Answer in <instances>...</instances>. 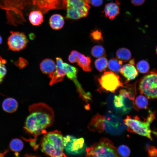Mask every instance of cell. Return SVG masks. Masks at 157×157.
I'll return each instance as SVG.
<instances>
[{"label":"cell","mask_w":157,"mask_h":157,"mask_svg":"<svg viewBox=\"0 0 157 157\" xmlns=\"http://www.w3.org/2000/svg\"><path fill=\"white\" fill-rule=\"evenodd\" d=\"M24 157H38L31 155L26 154Z\"/></svg>","instance_id":"cell-38"},{"label":"cell","mask_w":157,"mask_h":157,"mask_svg":"<svg viewBox=\"0 0 157 157\" xmlns=\"http://www.w3.org/2000/svg\"><path fill=\"white\" fill-rule=\"evenodd\" d=\"M35 5L43 13L53 9L66 8V0H32Z\"/></svg>","instance_id":"cell-13"},{"label":"cell","mask_w":157,"mask_h":157,"mask_svg":"<svg viewBox=\"0 0 157 157\" xmlns=\"http://www.w3.org/2000/svg\"><path fill=\"white\" fill-rule=\"evenodd\" d=\"M89 4L94 7L101 6L103 3V0H89Z\"/></svg>","instance_id":"cell-36"},{"label":"cell","mask_w":157,"mask_h":157,"mask_svg":"<svg viewBox=\"0 0 157 157\" xmlns=\"http://www.w3.org/2000/svg\"><path fill=\"white\" fill-rule=\"evenodd\" d=\"M117 59L122 63L126 62L131 59V54L130 51L125 48L118 49L116 52Z\"/></svg>","instance_id":"cell-22"},{"label":"cell","mask_w":157,"mask_h":157,"mask_svg":"<svg viewBox=\"0 0 157 157\" xmlns=\"http://www.w3.org/2000/svg\"><path fill=\"white\" fill-rule=\"evenodd\" d=\"M90 35L94 40L96 41H99L102 39V33L98 30L93 31L90 33Z\"/></svg>","instance_id":"cell-33"},{"label":"cell","mask_w":157,"mask_h":157,"mask_svg":"<svg viewBox=\"0 0 157 157\" xmlns=\"http://www.w3.org/2000/svg\"><path fill=\"white\" fill-rule=\"evenodd\" d=\"M30 23L33 26H38L43 22V17L40 10H34L31 12L29 16Z\"/></svg>","instance_id":"cell-21"},{"label":"cell","mask_w":157,"mask_h":157,"mask_svg":"<svg viewBox=\"0 0 157 157\" xmlns=\"http://www.w3.org/2000/svg\"><path fill=\"white\" fill-rule=\"evenodd\" d=\"M98 81L101 89L113 93L119 88L124 87L119 76L111 71L104 72Z\"/></svg>","instance_id":"cell-10"},{"label":"cell","mask_w":157,"mask_h":157,"mask_svg":"<svg viewBox=\"0 0 157 157\" xmlns=\"http://www.w3.org/2000/svg\"><path fill=\"white\" fill-rule=\"evenodd\" d=\"M10 149L16 152H19L23 149L24 143L20 139L16 138L12 139L9 144Z\"/></svg>","instance_id":"cell-24"},{"label":"cell","mask_w":157,"mask_h":157,"mask_svg":"<svg viewBox=\"0 0 157 157\" xmlns=\"http://www.w3.org/2000/svg\"><path fill=\"white\" fill-rule=\"evenodd\" d=\"M89 0H66V18L77 19L88 16L90 8Z\"/></svg>","instance_id":"cell-9"},{"label":"cell","mask_w":157,"mask_h":157,"mask_svg":"<svg viewBox=\"0 0 157 157\" xmlns=\"http://www.w3.org/2000/svg\"><path fill=\"white\" fill-rule=\"evenodd\" d=\"M155 112L149 110L145 121L141 120L138 116L132 117L129 116H127L124 120L129 132L146 137L152 140L150 126L155 119Z\"/></svg>","instance_id":"cell-4"},{"label":"cell","mask_w":157,"mask_h":157,"mask_svg":"<svg viewBox=\"0 0 157 157\" xmlns=\"http://www.w3.org/2000/svg\"><path fill=\"white\" fill-rule=\"evenodd\" d=\"M156 54L157 55V46H156Z\"/></svg>","instance_id":"cell-42"},{"label":"cell","mask_w":157,"mask_h":157,"mask_svg":"<svg viewBox=\"0 0 157 157\" xmlns=\"http://www.w3.org/2000/svg\"></svg>","instance_id":"cell-43"},{"label":"cell","mask_w":157,"mask_h":157,"mask_svg":"<svg viewBox=\"0 0 157 157\" xmlns=\"http://www.w3.org/2000/svg\"><path fill=\"white\" fill-rule=\"evenodd\" d=\"M2 41V39L0 35V44H1Z\"/></svg>","instance_id":"cell-40"},{"label":"cell","mask_w":157,"mask_h":157,"mask_svg":"<svg viewBox=\"0 0 157 157\" xmlns=\"http://www.w3.org/2000/svg\"><path fill=\"white\" fill-rule=\"evenodd\" d=\"M120 72L126 79V82L134 79L138 75V70L134 65L126 64L122 67Z\"/></svg>","instance_id":"cell-15"},{"label":"cell","mask_w":157,"mask_h":157,"mask_svg":"<svg viewBox=\"0 0 157 157\" xmlns=\"http://www.w3.org/2000/svg\"><path fill=\"white\" fill-rule=\"evenodd\" d=\"M18 104L17 101L14 98L8 97L3 101L2 107L5 112L12 113L15 112L18 108Z\"/></svg>","instance_id":"cell-19"},{"label":"cell","mask_w":157,"mask_h":157,"mask_svg":"<svg viewBox=\"0 0 157 157\" xmlns=\"http://www.w3.org/2000/svg\"><path fill=\"white\" fill-rule=\"evenodd\" d=\"M56 65L55 62L51 59L46 58L43 60L40 64V68L44 74H50L55 70Z\"/></svg>","instance_id":"cell-17"},{"label":"cell","mask_w":157,"mask_h":157,"mask_svg":"<svg viewBox=\"0 0 157 157\" xmlns=\"http://www.w3.org/2000/svg\"><path fill=\"white\" fill-rule=\"evenodd\" d=\"M119 3L117 2L108 3L105 6L104 12L106 16L109 19L114 18L120 13Z\"/></svg>","instance_id":"cell-16"},{"label":"cell","mask_w":157,"mask_h":157,"mask_svg":"<svg viewBox=\"0 0 157 157\" xmlns=\"http://www.w3.org/2000/svg\"><path fill=\"white\" fill-rule=\"evenodd\" d=\"M136 67L138 71L142 74L148 73L150 68L149 63L144 60L138 62L137 64Z\"/></svg>","instance_id":"cell-29"},{"label":"cell","mask_w":157,"mask_h":157,"mask_svg":"<svg viewBox=\"0 0 157 157\" xmlns=\"http://www.w3.org/2000/svg\"><path fill=\"white\" fill-rule=\"evenodd\" d=\"M129 63L133 65H135V62L134 59L131 60L129 61Z\"/></svg>","instance_id":"cell-39"},{"label":"cell","mask_w":157,"mask_h":157,"mask_svg":"<svg viewBox=\"0 0 157 157\" xmlns=\"http://www.w3.org/2000/svg\"><path fill=\"white\" fill-rule=\"evenodd\" d=\"M117 150L120 157H128L130 155V149L126 145H121L119 146Z\"/></svg>","instance_id":"cell-30"},{"label":"cell","mask_w":157,"mask_h":157,"mask_svg":"<svg viewBox=\"0 0 157 157\" xmlns=\"http://www.w3.org/2000/svg\"><path fill=\"white\" fill-rule=\"evenodd\" d=\"M38 125L45 130L53 123L54 114L53 109L47 104L39 103L30 105L28 108Z\"/></svg>","instance_id":"cell-5"},{"label":"cell","mask_w":157,"mask_h":157,"mask_svg":"<svg viewBox=\"0 0 157 157\" xmlns=\"http://www.w3.org/2000/svg\"><path fill=\"white\" fill-rule=\"evenodd\" d=\"M91 131L100 133L105 132L113 135L122 134L127 129L124 120L119 115L110 110L103 115L94 116L88 125Z\"/></svg>","instance_id":"cell-1"},{"label":"cell","mask_w":157,"mask_h":157,"mask_svg":"<svg viewBox=\"0 0 157 157\" xmlns=\"http://www.w3.org/2000/svg\"><path fill=\"white\" fill-rule=\"evenodd\" d=\"M153 133L156 135L157 137V131H154L153 132Z\"/></svg>","instance_id":"cell-41"},{"label":"cell","mask_w":157,"mask_h":157,"mask_svg":"<svg viewBox=\"0 0 157 157\" xmlns=\"http://www.w3.org/2000/svg\"><path fill=\"white\" fill-rule=\"evenodd\" d=\"M49 24L51 28L54 30L61 28L64 24L63 17L58 14H55L51 16L49 19Z\"/></svg>","instance_id":"cell-20"},{"label":"cell","mask_w":157,"mask_h":157,"mask_svg":"<svg viewBox=\"0 0 157 157\" xmlns=\"http://www.w3.org/2000/svg\"><path fill=\"white\" fill-rule=\"evenodd\" d=\"M92 56L97 58L104 57L106 54V51L104 47L100 45L94 46L91 51Z\"/></svg>","instance_id":"cell-27"},{"label":"cell","mask_w":157,"mask_h":157,"mask_svg":"<svg viewBox=\"0 0 157 157\" xmlns=\"http://www.w3.org/2000/svg\"><path fill=\"white\" fill-rule=\"evenodd\" d=\"M139 89L140 93L149 99L157 98V70L148 72L140 80Z\"/></svg>","instance_id":"cell-8"},{"label":"cell","mask_w":157,"mask_h":157,"mask_svg":"<svg viewBox=\"0 0 157 157\" xmlns=\"http://www.w3.org/2000/svg\"><path fill=\"white\" fill-rule=\"evenodd\" d=\"M135 106L138 109L147 108L149 101L146 96L141 95L138 96L135 100Z\"/></svg>","instance_id":"cell-23"},{"label":"cell","mask_w":157,"mask_h":157,"mask_svg":"<svg viewBox=\"0 0 157 157\" xmlns=\"http://www.w3.org/2000/svg\"><path fill=\"white\" fill-rule=\"evenodd\" d=\"M63 138L58 130L44 134L40 142L42 151L50 157H67L63 152Z\"/></svg>","instance_id":"cell-3"},{"label":"cell","mask_w":157,"mask_h":157,"mask_svg":"<svg viewBox=\"0 0 157 157\" xmlns=\"http://www.w3.org/2000/svg\"><path fill=\"white\" fill-rule=\"evenodd\" d=\"M56 65L55 70L52 73L49 74V77L50 79L49 84L52 85L53 84L62 81L66 75L67 69L63 60L60 57L56 58Z\"/></svg>","instance_id":"cell-14"},{"label":"cell","mask_w":157,"mask_h":157,"mask_svg":"<svg viewBox=\"0 0 157 157\" xmlns=\"http://www.w3.org/2000/svg\"><path fill=\"white\" fill-rule=\"evenodd\" d=\"M76 62L77 65L84 71L89 72L92 70L91 59L90 57L85 56L78 52Z\"/></svg>","instance_id":"cell-18"},{"label":"cell","mask_w":157,"mask_h":157,"mask_svg":"<svg viewBox=\"0 0 157 157\" xmlns=\"http://www.w3.org/2000/svg\"><path fill=\"white\" fill-rule=\"evenodd\" d=\"M78 52L75 50H73L69 55L68 60L69 61L74 63L76 62Z\"/></svg>","instance_id":"cell-35"},{"label":"cell","mask_w":157,"mask_h":157,"mask_svg":"<svg viewBox=\"0 0 157 157\" xmlns=\"http://www.w3.org/2000/svg\"><path fill=\"white\" fill-rule=\"evenodd\" d=\"M86 157H120L112 142L105 137L86 148Z\"/></svg>","instance_id":"cell-6"},{"label":"cell","mask_w":157,"mask_h":157,"mask_svg":"<svg viewBox=\"0 0 157 157\" xmlns=\"http://www.w3.org/2000/svg\"><path fill=\"white\" fill-rule=\"evenodd\" d=\"M15 65L20 69L26 67L28 64L27 61L25 59L19 58V59L15 63Z\"/></svg>","instance_id":"cell-34"},{"label":"cell","mask_w":157,"mask_h":157,"mask_svg":"<svg viewBox=\"0 0 157 157\" xmlns=\"http://www.w3.org/2000/svg\"><path fill=\"white\" fill-rule=\"evenodd\" d=\"M132 4L135 6H139L142 4L145 0H131Z\"/></svg>","instance_id":"cell-37"},{"label":"cell","mask_w":157,"mask_h":157,"mask_svg":"<svg viewBox=\"0 0 157 157\" xmlns=\"http://www.w3.org/2000/svg\"><path fill=\"white\" fill-rule=\"evenodd\" d=\"M28 0H0V8L6 12L8 22L13 23L25 20L22 10Z\"/></svg>","instance_id":"cell-7"},{"label":"cell","mask_w":157,"mask_h":157,"mask_svg":"<svg viewBox=\"0 0 157 157\" xmlns=\"http://www.w3.org/2000/svg\"><path fill=\"white\" fill-rule=\"evenodd\" d=\"M64 148L68 153L73 154L83 153L85 149L84 140L83 138H77L71 135L63 137Z\"/></svg>","instance_id":"cell-11"},{"label":"cell","mask_w":157,"mask_h":157,"mask_svg":"<svg viewBox=\"0 0 157 157\" xmlns=\"http://www.w3.org/2000/svg\"><path fill=\"white\" fill-rule=\"evenodd\" d=\"M65 64L67 70L66 74L67 77L74 81L77 80L76 75L78 72L77 68L66 63H65Z\"/></svg>","instance_id":"cell-26"},{"label":"cell","mask_w":157,"mask_h":157,"mask_svg":"<svg viewBox=\"0 0 157 157\" xmlns=\"http://www.w3.org/2000/svg\"><path fill=\"white\" fill-rule=\"evenodd\" d=\"M146 149L148 153V157H157V148L151 146L149 143L147 144Z\"/></svg>","instance_id":"cell-32"},{"label":"cell","mask_w":157,"mask_h":157,"mask_svg":"<svg viewBox=\"0 0 157 157\" xmlns=\"http://www.w3.org/2000/svg\"><path fill=\"white\" fill-rule=\"evenodd\" d=\"M107 59L104 57H101L97 59L94 64L96 69L99 72L104 71L108 66Z\"/></svg>","instance_id":"cell-28"},{"label":"cell","mask_w":157,"mask_h":157,"mask_svg":"<svg viewBox=\"0 0 157 157\" xmlns=\"http://www.w3.org/2000/svg\"><path fill=\"white\" fill-rule=\"evenodd\" d=\"M136 81L133 84H128L126 89H122L119 94L114 95L112 109L121 114H126L133 108L138 110L135 103L136 94Z\"/></svg>","instance_id":"cell-2"},{"label":"cell","mask_w":157,"mask_h":157,"mask_svg":"<svg viewBox=\"0 0 157 157\" xmlns=\"http://www.w3.org/2000/svg\"><path fill=\"white\" fill-rule=\"evenodd\" d=\"M122 63L115 58L110 59L108 62V68L112 71L118 72H119Z\"/></svg>","instance_id":"cell-25"},{"label":"cell","mask_w":157,"mask_h":157,"mask_svg":"<svg viewBox=\"0 0 157 157\" xmlns=\"http://www.w3.org/2000/svg\"><path fill=\"white\" fill-rule=\"evenodd\" d=\"M6 60L0 56V83L2 81L7 73V69L5 66Z\"/></svg>","instance_id":"cell-31"},{"label":"cell","mask_w":157,"mask_h":157,"mask_svg":"<svg viewBox=\"0 0 157 157\" xmlns=\"http://www.w3.org/2000/svg\"><path fill=\"white\" fill-rule=\"evenodd\" d=\"M7 44L9 49L14 51H19L26 46L28 40L25 34L22 32L11 31Z\"/></svg>","instance_id":"cell-12"}]
</instances>
